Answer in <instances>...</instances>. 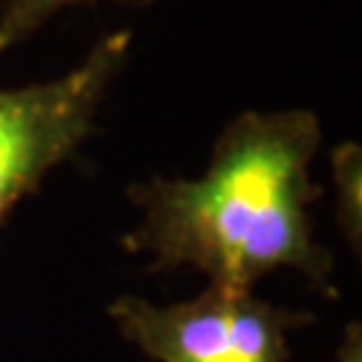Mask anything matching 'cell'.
<instances>
[{
	"instance_id": "5",
	"label": "cell",
	"mask_w": 362,
	"mask_h": 362,
	"mask_svg": "<svg viewBox=\"0 0 362 362\" xmlns=\"http://www.w3.org/2000/svg\"><path fill=\"white\" fill-rule=\"evenodd\" d=\"M83 3H100V0H3L0 3V54L27 40L33 33H38L59 11L83 6Z\"/></svg>"
},
{
	"instance_id": "4",
	"label": "cell",
	"mask_w": 362,
	"mask_h": 362,
	"mask_svg": "<svg viewBox=\"0 0 362 362\" xmlns=\"http://www.w3.org/2000/svg\"><path fill=\"white\" fill-rule=\"evenodd\" d=\"M333 182H336V218L346 242L360 252L362 245V156L360 145L344 143L333 151Z\"/></svg>"
},
{
	"instance_id": "6",
	"label": "cell",
	"mask_w": 362,
	"mask_h": 362,
	"mask_svg": "<svg viewBox=\"0 0 362 362\" xmlns=\"http://www.w3.org/2000/svg\"><path fill=\"white\" fill-rule=\"evenodd\" d=\"M336 362H362V330L357 322L346 327L344 341L338 346Z\"/></svg>"
},
{
	"instance_id": "3",
	"label": "cell",
	"mask_w": 362,
	"mask_h": 362,
	"mask_svg": "<svg viewBox=\"0 0 362 362\" xmlns=\"http://www.w3.org/2000/svg\"><path fill=\"white\" fill-rule=\"evenodd\" d=\"M107 314L118 333L153 362H287L290 333L311 322V314L220 285L169 306L121 296Z\"/></svg>"
},
{
	"instance_id": "2",
	"label": "cell",
	"mask_w": 362,
	"mask_h": 362,
	"mask_svg": "<svg viewBox=\"0 0 362 362\" xmlns=\"http://www.w3.org/2000/svg\"><path fill=\"white\" fill-rule=\"evenodd\" d=\"M129 43V30H118L62 78L0 89V226L91 134L100 105L127 62Z\"/></svg>"
},
{
	"instance_id": "1",
	"label": "cell",
	"mask_w": 362,
	"mask_h": 362,
	"mask_svg": "<svg viewBox=\"0 0 362 362\" xmlns=\"http://www.w3.org/2000/svg\"><path fill=\"white\" fill-rule=\"evenodd\" d=\"M322 143L311 110L242 113L215 143L199 180L153 177L132 185L143 209L124 247L151 255L148 272L191 266L209 285L252 290L260 276L298 272L325 296H336L333 255L314 236L311 158Z\"/></svg>"
}]
</instances>
